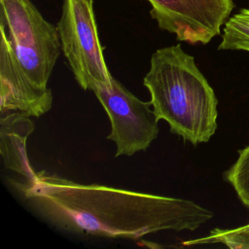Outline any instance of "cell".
I'll return each mask as SVG.
<instances>
[{"mask_svg":"<svg viewBox=\"0 0 249 249\" xmlns=\"http://www.w3.org/2000/svg\"><path fill=\"white\" fill-rule=\"evenodd\" d=\"M12 184L43 220L77 235L137 239L160 231H192L214 216L190 199L77 183L45 170Z\"/></svg>","mask_w":249,"mask_h":249,"instance_id":"6da1fadb","label":"cell"},{"mask_svg":"<svg viewBox=\"0 0 249 249\" xmlns=\"http://www.w3.org/2000/svg\"><path fill=\"white\" fill-rule=\"evenodd\" d=\"M159 121L192 145L208 142L218 124V99L195 57L180 44L158 49L143 79Z\"/></svg>","mask_w":249,"mask_h":249,"instance_id":"7a4b0ae2","label":"cell"},{"mask_svg":"<svg viewBox=\"0 0 249 249\" xmlns=\"http://www.w3.org/2000/svg\"><path fill=\"white\" fill-rule=\"evenodd\" d=\"M61 51L78 85L92 90L111 81L99 41L92 0H63L56 24Z\"/></svg>","mask_w":249,"mask_h":249,"instance_id":"3957f363","label":"cell"},{"mask_svg":"<svg viewBox=\"0 0 249 249\" xmlns=\"http://www.w3.org/2000/svg\"><path fill=\"white\" fill-rule=\"evenodd\" d=\"M0 30L22 68L41 72L55 65L61 50L57 27L30 0H1Z\"/></svg>","mask_w":249,"mask_h":249,"instance_id":"277c9868","label":"cell"},{"mask_svg":"<svg viewBox=\"0 0 249 249\" xmlns=\"http://www.w3.org/2000/svg\"><path fill=\"white\" fill-rule=\"evenodd\" d=\"M111 124L108 140L116 146V157H130L146 151L159 134V120L151 102L130 92L114 77L92 89Z\"/></svg>","mask_w":249,"mask_h":249,"instance_id":"5b68a950","label":"cell"},{"mask_svg":"<svg viewBox=\"0 0 249 249\" xmlns=\"http://www.w3.org/2000/svg\"><path fill=\"white\" fill-rule=\"evenodd\" d=\"M158 26L189 44L209 43L234 8L233 0H147Z\"/></svg>","mask_w":249,"mask_h":249,"instance_id":"8992f818","label":"cell"},{"mask_svg":"<svg viewBox=\"0 0 249 249\" xmlns=\"http://www.w3.org/2000/svg\"><path fill=\"white\" fill-rule=\"evenodd\" d=\"M50 88H41L30 81L19 66L12 47L1 32L0 40V112H22L39 118L53 105Z\"/></svg>","mask_w":249,"mask_h":249,"instance_id":"52a82bcc","label":"cell"},{"mask_svg":"<svg viewBox=\"0 0 249 249\" xmlns=\"http://www.w3.org/2000/svg\"><path fill=\"white\" fill-rule=\"evenodd\" d=\"M35 125L25 113L15 111L0 118V154L6 168L24 180H32L36 171L29 163L26 150L28 137Z\"/></svg>","mask_w":249,"mask_h":249,"instance_id":"ba28073f","label":"cell"},{"mask_svg":"<svg viewBox=\"0 0 249 249\" xmlns=\"http://www.w3.org/2000/svg\"><path fill=\"white\" fill-rule=\"evenodd\" d=\"M218 50L249 52V8L241 9L225 22Z\"/></svg>","mask_w":249,"mask_h":249,"instance_id":"9c48e42d","label":"cell"},{"mask_svg":"<svg viewBox=\"0 0 249 249\" xmlns=\"http://www.w3.org/2000/svg\"><path fill=\"white\" fill-rule=\"evenodd\" d=\"M183 244H223L231 249H249V224L234 229H214L207 235L186 240Z\"/></svg>","mask_w":249,"mask_h":249,"instance_id":"30bf717a","label":"cell"},{"mask_svg":"<svg viewBox=\"0 0 249 249\" xmlns=\"http://www.w3.org/2000/svg\"><path fill=\"white\" fill-rule=\"evenodd\" d=\"M224 178L242 204L249 208V144L238 152L236 160L225 172Z\"/></svg>","mask_w":249,"mask_h":249,"instance_id":"8fae6325","label":"cell"}]
</instances>
